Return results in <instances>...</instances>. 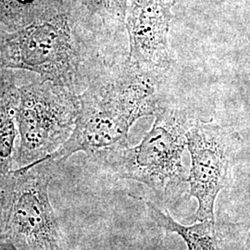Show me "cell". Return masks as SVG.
Returning a JSON list of instances; mask_svg holds the SVG:
<instances>
[{
  "instance_id": "obj_1",
  "label": "cell",
  "mask_w": 250,
  "mask_h": 250,
  "mask_svg": "<svg viewBox=\"0 0 250 250\" xmlns=\"http://www.w3.org/2000/svg\"><path fill=\"white\" fill-rule=\"evenodd\" d=\"M161 72L128 60L100 72L78 96L79 110L70 137L43 161H63L83 151L109 163L128 146L132 125L161 107Z\"/></svg>"
},
{
  "instance_id": "obj_2",
  "label": "cell",
  "mask_w": 250,
  "mask_h": 250,
  "mask_svg": "<svg viewBox=\"0 0 250 250\" xmlns=\"http://www.w3.org/2000/svg\"><path fill=\"white\" fill-rule=\"evenodd\" d=\"M72 7L60 0L52 10L0 40V70H26L43 82L76 95L100 72L92 71V51L76 26Z\"/></svg>"
},
{
  "instance_id": "obj_3",
  "label": "cell",
  "mask_w": 250,
  "mask_h": 250,
  "mask_svg": "<svg viewBox=\"0 0 250 250\" xmlns=\"http://www.w3.org/2000/svg\"><path fill=\"white\" fill-rule=\"evenodd\" d=\"M48 161L18 168L0 179L3 237L21 250H61L57 219L49 200Z\"/></svg>"
},
{
  "instance_id": "obj_4",
  "label": "cell",
  "mask_w": 250,
  "mask_h": 250,
  "mask_svg": "<svg viewBox=\"0 0 250 250\" xmlns=\"http://www.w3.org/2000/svg\"><path fill=\"white\" fill-rule=\"evenodd\" d=\"M19 89L16 120L21 140L15 164L28 169L41 163L70 137L78 115L79 95L41 80Z\"/></svg>"
},
{
  "instance_id": "obj_5",
  "label": "cell",
  "mask_w": 250,
  "mask_h": 250,
  "mask_svg": "<svg viewBox=\"0 0 250 250\" xmlns=\"http://www.w3.org/2000/svg\"><path fill=\"white\" fill-rule=\"evenodd\" d=\"M149 133L134 147L119 152L108 163L122 178L162 191L186 180L182 155L194 121L185 109L160 107Z\"/></svg>"
},
{
  "instance_id": "obj_6",
  "label": "cell",
  "mask_w": 250,
  "mask_h": 250,
  "mask_svg": "<svg viewBox=\"0 0 250 250\" xmlns=\"http://www.w3.org/2000/svg\"><path fill=\"white\" fill-rule=\"evenodd\" d=\"M192 167L188 179L198 208L195 220L215 222L216 197L225 187L238 138L216 124L194 123L187 134Z\"/></svg>"
},
{
  "instance_id": "obj_7",
  "label": "cell",
  "mask_w": 250,
  "mask_h": 250,
  "mask_svg": "<svg viewBox=\"0 0 250 250\" xmlns=\"http://www.w3.org/2000/svg\"><path fill=\"white\" fill-rule=\"evenodd\" d=\"M179 0H129L125 25L132 64L164 71L170 64L168 35L171 9Z\"/></svg>"
},
{
  "instance_id": "obj_8",
  "label": "cell",
  "mask_w": 250,
  "mask_h": 250,
  "mask_svg": "<svg viewBox=\"0 0 250 250\" xmlns=\"http://www.w3.org/2000/svg\"><path fill=\"white\" fill-rule=\"evenodd\" d=\"M14 74L0 70V179L12 170L15 163L16 115L20 103V89Z\"/></svg>"
},
{
  "instance_id": "obj_9",
  "label": "cell",
  "mask_w": 250,
  "mask_h": 250,
  "mask_svg": "<svg viewBox=\"0 0 250 250\" xmlns=\"http://www.w3.org/2000/svg\"><path fill=\"white\" fill-rule=\"evenodd\" d=\"M146 205L157 224L169 232L179 234L186 242L188 250H220L216 238L215 222L204 221L186 226L175 222L170 215L156 208L151 202H146Z\"/></svg>"
},
{
  "instance_id": "obj_10",
  "label": "cell",
  "mask_w": 250,
  "mask_h": 250,
  "mask_svg": "<svg viewBox=\"0 0 250 250\" xmlns=\"http://www.w3.org/2000/svg\"><path fill=\"white\" fill-rule=\"evenodd\" d=\"M60 0H0V22L16 31L43 17Z\"/></svg>"
},
{
  "instance_id": "obj_11",
  "label": "cell",
  "mask_w": 250,
  "mask_h": 250,
  "mask_svg": "<svg viewBox=\"0 0 250 250\" xmlns=\"http://www.w3.org/2000/svg\"><path fill=\"white\" fill-rule=\"evenodd\" d=\"M73 7H81L90 15L101 19L107 26H122L125 23L129 0H67Z\"/></svg>"
},
{
  "instance_id": "obj_12",
  "label": "cell",
  "mask_w": 250,
  "mask_h": 250,
  "mask_svg": "<svg viewBox=\"0 0 250 250\" xmlns=\"http://www.w3.org/2000/svg\"><path fill=\"white\" fill-rule=\"evenodd\" d=\"M0 250H21L12 242L0 236Z\"/></svg>"
}]
</instances>
